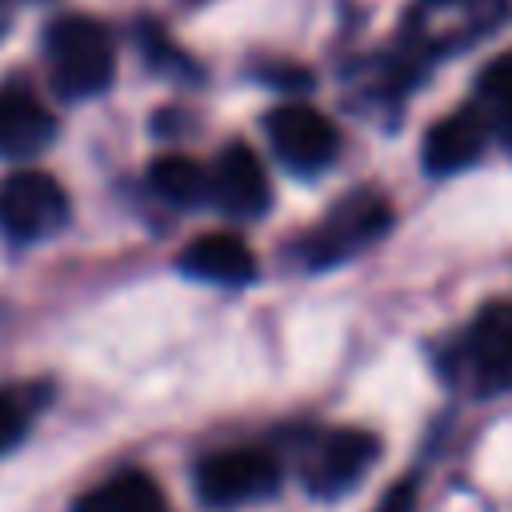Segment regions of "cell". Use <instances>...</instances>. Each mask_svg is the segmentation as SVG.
<instances>
[{"label": "cell", "mask_w": 512, "mask_h": 512, "mask_svg": "<svg viewBox=\"0 0 512 512\" xmlns=\"http://www.w3.org/2000/svg\"><path fill=\"white\" fill-rule=\"evenodd\" d=\"M44 60L48 80L64 100H88L116 76V40L96 16H56L44 32Z\"/></svg>", "instance_id": "obj_1"}, {"label": "cell", "mask_w": 512, "mask_h": 512, "mask_svg": "<svg viewBox=\"0 0 512 512\" xmlns=\"http://www.w3.org/2000/svg\"><path fill=\"white\" fill-rule=\"evenodd\" d=\"M380 456V440L364 428H332L324 432L308 460H304V488L316 500H336L344 492H352L376 464Z\"/></svg>", "instance_id": "obj_7"}, {"label": "cell", "mask_w": 512, "mask_h": 512, "mask_svg": "<svg viewBox=\"0 0 512 512\" xmlns=\"http://www.w3.org/2000/svg\"><path fill=\"white\" fill-rule=\"evenodd\" d=\"M68 224V192L40 168L0 180V232L16 244H40Z\"/></svg>", "instance_id": "obj_5"}, {"label": "cell", "mask_w": 512, "mask_h": 512, "mask_svg": "<svg viewBox=\"0 0 512 512\" xmlns=\"http://www.w3.org/2000/svg\"><path fill=\"white\" fill-rule=\"evenodd\" d=\"M412 508H416V480H396L372 512H412Z\"/></svg>", "instance_id": "obj_18"}, {"label": "cell", "mask_w": 512, "mask_h": 512, "mask_svg": "<svg viewBox=\"0 0 512 512\" xmlns=\"http://www.w3.org/2000/svg\"><path fill=\"white\" fill-rule=\"evenodd\" d=\"M492 128H496V140L504 144V152H512V108H504V112H496V120H492Z\"/></svg>", "instance_id": "obj_19"}, {"label": "cell", "mask_w": 512, "mask_h": 512, "mask_svg": "<svg viewBox=\"0 0 512 512\" xmlns=\"http://www.w3.org/2000/svg\"><path fill=\"white\" fill-rule=\"evenodd\" d=\"M484 148H488V120L476 108H456L424 132L420 164L428 176H452V172L476 164L484 156Z\"/></svg>", "instance_id": "obj_10"}, {"label": "cell", "mask_w": 512, "mask_h": 512, "mask_svg": "<svg viewBox=\"0 0 512 512\" xmlns=\"http://www.w3.org/2000/svg\"><path fill=\"white\" fill-rule=\"evenodd\" d=\"M464 368L480 392L512 388V300L480 308L464 336Z\"/></svg>", "instance_id": "obj_9"}, {"label": "cell", "mask_w": 512, "mask_h": 512, "mask_svg": "<svg viewBox=\"0 0 512 512\" xmlns=\"http://www.w3.org/2000/svg\"><path fill=\"white\" fill-rule=\"evenodd\" d=\"M56 136V116L40 104V96L24 84H4L0 88V156L24 160L36 156L52 144Z\"/></svg>", "instance_id": "obj_12"}, {"label": "cell", "mask_w": 512, "mask_h": 512, "mask_svg": "<svg viewBox=\"0 0 512 512\" xmlns=\"http://www.w3.org/2000/svg\"><path fill=\"white\" fill-rule=\"evenodd\" d=\"M476 88H480V100L492 112L512 108V52H500L496 60H488L476 76Z\"/></svg>", "instance_id": "obj_16"}, {"label": "cell", "mask_w": 512, "mask_h": 512, "mask_svg": "<svg viewBox=\"0 0 512 512\" xmlns=\"http://www.w3.org/2000/svg\"><path fill=\"white\" fill-rule=\"evenodd\" d=\"M184 4H204V0H184Z\"/></svg>", "instance_id": "obj_21"}, {"label": "cell", "mask_w": 512, "mask_h": 512, "mask_svg": "<svg viewBox=\"0 0 512 512\" xmlns=\"http://www.w3.org/2000/svg\"><path fill=\"white\" fill-rule=\"evenodd\" d=\"M8 28H12V0H0V40L8 36Z\"/></svg>", "instance_id": "obj_20"}, {"label": "cell", "mask_w": 512, "mask_h": 512, "mask_svg": "<svg viewBox=\"0 0 512 512\" xmlns=\"http://www.w3.org/2000/svg\"><path fill=\"white\" fill-rule=\"evenodd\" d=\"M264 132L272 152L300 176L324 172L340 156V132L336 124L312 108V104H280L264 116Z\"/></svg>", "instance_id": "obj_6"}, {"label": "cell", "mask_w": 512, "mask_h": 512, "mask_svg": "<svg viewBox=\"0 0 512 512\" xmlns=\"http://www.w3.org/2000/svg\"><path fill=\"white\" fill-rule=\"evenodd\" d=\"M148 188L176 204V208H192L208 196V172L192 160V156H180V152H168V156H156L148 164Z\"/></svg>", "instance_id": "obj_14"}, {"label": "cell", "mask_w": 512, "mask_h": 512, "mask_svg": "<svg viewBox=\"0 0 512 512\" xmlns=\"http://www.w3.org/2000/svg\"><path fill=\"white\" fill-rule=\"evenodd\" d=\"M36 408H40V392L32 384H4L0 388V456L12 452L28 436Z\"/></svg>", "instance_id": "obj_15"}, {"label": "cell", "mask_w": 512, "mask_h": 512, "mask_svg": "<svg viewBox=\"0 0 512 512\" xmlns=\"http://www.w3.org/2000/svg\"><path fill=\"white\" fill-rule=\"evenodd\" d=\"M504 16L508 0H416L408 8L404 36L424 56H448L484 40L504 24Z\"/></svg>", "instance_id": "obj_3"}, {"label": "cell", "mask_w": 512, "mask_h": 512, "mask_svg": "<svg viewBox=\"0 0 512 512\" xmlns=\"http://www.w3.org/2000/svg\"><path fill=\"white\" fill-rule=\"evenodd\" d=\"M192 484L204 508H240L252 500H268L280 488V460L256 444L220 448L196 464Z\"/></svg>", "instance_id": "obj_4"}, {"label": "cell", "mask_w": 512, "mask_h": 512, "mask_svg": "<svg viewBox=\"0 0 512 512\" xmlns=\"http://www.w3.org/2000/svg\"><path fill=\"white\" fill-rule=\"evenodd\" d=\"M76 512H164V488L144 468H124L92 484Z\"/></svg>", "instance_id": "obj_13"}, {"label": "cell", "mask_w": 512, "mask_h": 512, "mask_svg": "<svg viewBox=\"0 0 512 512\" xmlns=\"http://www.w3.org/2000/svg\"><path fill=\"white\" fill-rule=\"evenodd\" d=\"M180 272L204 284H252L256 280V252L240 232H204L180 252Z\"/></svg>", "instance_id": "obj_11"}, {"label": "cell", "mask_w": 512, "mask_h": 512, "mask_svg": "<svg viewBox=\"0 0 512 512\" xmlns=\"http://www.w3.org/2000/svg\"><path fill=\"white\" fill-rule=\"evenodd\" d=\"M208 200L232 220H256L272 204V184L248 144H228L208 168Z\"/></svg>", "instance_id": "obj_8"}, {"label": "cell", "mask_w": 512, "mask_h": 512, "mask_svg": "<svg viewBox=\"0 0 512 512\" xmlns=\"http://www.w3.org/2000/svg\"><path fill=\"white\" fill-rule=\"evenodd\" d=\"M256 72L264 84H276V88H308V72L300 64H260Z\"/></svg>", "instance_id": "obj_17"}, {"label": "cell", "mask_w": 512, "mask_h": 512, "mask_svg": "<svg viewBox=\"0 0 512 512\" xmlns=\"http://www.w3.org/2000/svg\"><path fill=\"white\" fill-rule=\"evenodd\" d=\"M388 228H392V204H388L380 192H372V188L348 192V196L336 200L332 212L300 240V260H304V268H312V272L332 268V264H344V260L360 256L364 248H372Z\"/></svg>", "instance_id": "obj_2"}]
</instances>
